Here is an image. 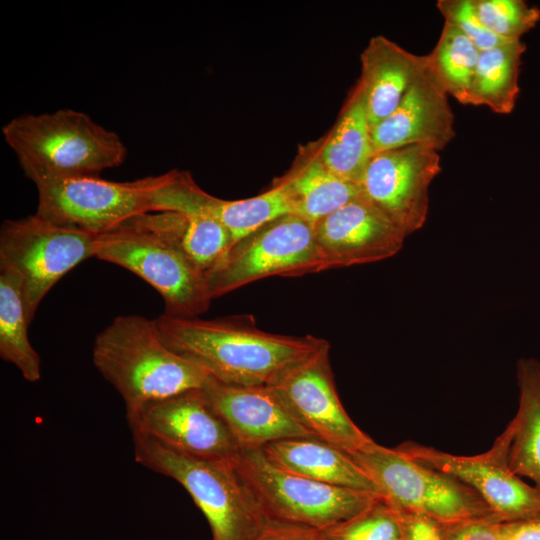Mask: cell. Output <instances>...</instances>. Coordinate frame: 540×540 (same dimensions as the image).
<instances>
[{
	"mask_svg": "<svg viewBox=\"0 0 540 540\" xmlns=\"http://www.w3.org/2000/svg\"><path fill=\"white\" fill-rule=\"evenodd\" d=\"M495 517H485L439 525L443 540H502Z\"/></svg>",
	"mask_w": 540,
	"mask_h": 540,
	"instance_id": "obj_31",
	"label": "cell"
},
{
	"mask_svg": "<svg viewBox=\"0 0 540 540\" xmlns=\"http://www.w3.org/2000/svg\"><path fill=\"white\" fill-rule=\"evenodd\" d=\"M526 45L509 41L480 52L472 88V104L501 115L513 111L520 91L519 73Z\"/></svg>",
	"mask_w": 540,
	"mask_h": 540,
	"instance_id": "obj_25",
	"label": "cell"
},
{
	"mask_svg": "<svg viewBox=\"0 0 540 540\" xmlns=\"http://www.w3.org/2000/svg\"><path fill=\"white\" fill-rule=\"evenodd\" d=\"M328 344L273 385L295 421L311 436L346 453L372 440L350 418L337 393Z\"/></svg>",
	"mask_w": 540,
	"mask_h": 540,
	"instance_id": "obj_14",
	"label": "cell"
},
{
	"mask_svg": "<svg viewBox=\"0 0 540 540\" xmlns=\"http://www.w3.org/2000/svg\"><path fill=\"white\" fill-rule=\"evenodd\" d=\"M401 512L383 497L355 516L319 530V540H401Z\"/></svg>",
	"mask_w": 540,
	"mask_h": 540,
	"instance_id": "obj_28",
	"label": "cell"
},
{
	"mask_svg": "<svg viewBox=\"0 0 540 540\" xmlns=\"http://www.w3.org/2000/svg\"><path fill=\"white\" fill-rule=\"evenodd\" d=\"M482 24L497 37L518 41L540 20V9L523 0H473Z\"/></svg>",
	"mask_w": 540,
	"mask_h": 540,
	"instance_id": "obj_29",
	"label": "cell"
},
{
	"mask_svg": "<svg viewBox=\"0 0 540 540\" xmlns=\"http://www.w3.org/2000/svg\"><path fill=\"white\" fill-rule=\"evenodd\" d=\"M166 173L132 181L101 176L43 177L32 181L38 193L36 214L59 226L102 234L139 214L152 211V197Z\"/></svg>",
	"mask_w": 540,
	"mask_h": 540,
	"instance_id": "obj_9",
	"label": "cell"
},
{
	"mask_svg": "<svg viewBox=\"0 0 540 540\" xmlns=\"http://www.w3.org/2000/svg\"><path fill=\"white\" fill-rule=\"evenodd\" d=\"M95 257L145 280L161 295L165 315L198 317L210 306L205 274L159 224L153 211L99 234Z\"/></svg>",
	"mask_w": 540,
	"mask_h": 540,
	"instance_id": "obj_4",
	"label": "cell"
},
{
	"mask_svg": "<svg viewBox=\"0 0 540 540\" xmlns=\"http://www.w3.org/2000/svg\"><path fill=\"white\" fill-rule=\"evenodd\" d=\"M513 428L511 420L491 448L477 455H454L413 441L396 448L414 461L472 488L499 523L528 520L540 517V490L510 468Z\"/></svg>",
	"mask_w": 540,
	"mask_h": 540,
	"instance_id": "obj_11",
	"label": "cell"
},
{
	"mask_svg": "<svg viewBox=\"0 0 540 540\" xmlns=\"http://www.w3.org/2000/svg\"><path fill=\"white\" fill-rule=\"evenodd\" d=\"M179 209L216 219L230 232L233 243L272 219L291 214L286 192L276 180L262 194L240 200L215 197L192 181L181 192Z\"/></svg>",
	"mask_w": 540,
	"mask_h": 540,
	"instance_id": "obj_22",
	"label": "cell"
},
{
	"mask_svg": "<svg viewBox=\"0 0 540 540\" xmlns=\"http://www.w3.org/2000/svg\"><path fill=\"white\" fill-rule=\"evenodd\" d=\"M98 235L54 224L36 213L5 220L0 228V270L21 279L30 322L49 290L82 261L96 256Z\"/></svg>",
	"mask_w": 540,
	"mask_h": 540,
	"instance_id": "obj_10",
	"label": "cell"
},
{
	"mask_svg": "<svg viewBox=\"0 0 540 540\" xmlns=\"http://www.w3.org/2000/svg\"><path fill=\"white\" fill-rule=\"evenodd\" d=\"M348 455L400 512L421 515L439 525L493 516L472 488L414 461L396 447L372 439Z\"/></svg>",
	"mask_w": 540,
	"mask_h": 540,
	"instance_id": "obj_6",
	"label": "cell"
},
{
	"mask_svg": "<svg viewBox=\"0 0 540 540\" xmlns=\"http://www.w3.org/2000/svg\"><path fill=\"white\" fill-rule=\"evenodd\" d=\"M518 409L513 422L509 465L518 476L540 490V362L522 358L516 368Z\"/></svg>",
	"mask_w": 540,
	"mask_h": 540,
	"instance_id": "obj_23",
	"label": "cell"
},
{
	"mask_svg": "<svg viewBox=\"0 0 540 540\" xmlns=\"http://www.w3.org/2000/svg\"><path fill=\"white\" fill-rule=\"evenodd\" d=\"M437 8L445 22L457 27L480 51L509 42L497 37L482 24L475 12L473 0H439Z\"/></svg>",
	"mask_w": 540,
	"mask_h": 540,
	"instance_id": "obj_30",
	"label": "cell"
},
{
	"mask_svg": "<svg viewBox=\"0 0 540 540\" xmlns=\"http://www.w3.org/2000/svg\"><path fill=\"white\" fill-rule=\"evenodd\" d=\"M2 135L30 181L100 176L127 157V148L116 132L69 108L14 117L3 125Z\"/></svg>",
	"mask_w": 540,
	"mask_h": 540,
	"instance_id": "obj_3",
	"label": "cell"
},
{
	"mask_svg": "<svg viewBox=\"0 0 540 540\" xmlns=\"http://www.w3.org/2000/svg\"><path fill=\"white\" fill-rule=\"evenodd\" d=\"M133 436H143L186 455L234 459L241 451L204 389L188 390L126 412Z\"/></svg>",
	"mask_w": 540,
	"mask_h": 540,
	"instance_id": "obj_12",
	"label": "cell"
},
{
	"mask_svg": "<svg viewBox=\"0 0 540 540\" xmlns=\"http://www.w3.org/2000/svg\"><path fill=\"white\" fill-rule=\"evenodd\" d=\"M137 463L178 482L209 523L212 540H253L268 522L234 459H205L133 436Z\"/></svg>",
	"mask_w": 540,
	"mask_h": 540,
	"instance_id": "obj_5",
	"label": "cell"
},
{
	"mask_svg": "<svg viewBox=\"0 0 540 540\" xmlns=\"http://www.w3.org/2000/svg\"><path fill=\"white\" fill-rule=\"evenodd\" d=\"M322 163L337 176L358 183L375 154L366 100L359 82L345 101L332 129L315 141Z\"/></svg>",
	"mask_w": 540,
	"mask_h": 540,
	"instance_id": "obj_21",
	"label": "cell"
},
{
	"mask_svg": "<svg viewBox=\"0 0 540 540\" xmlns=\"http://www.w3.org/2000/svg\"><path fill=\"white\" fill-rule=\"evenodd\" d=\"M440 171L437 150L409 145L375 153L357 184L361 197L408 237L426 222L429 187Z\"/></svg>",
	"mask_w": 540,
	"mask_h": 540,
	"instance_id": "obj_13",
	"label": "cell"
},
{
	"mask_svg": "<svg viewBox=\"0 0 540 540\" xmlns=\"http://www.w3.org/2000/svg\"><path fill=\"white\" fill-rule=\"evenodd\" d=\"M401 516V540H443L438 524L431 519L404 512H401Z\"/></svg>",
	"mask_w": 540,
	"mask_h": 540,
	"instance_id": "obj_33",
	"label": "cell"
},
{
	"mask_svg": "<svg viewBox=\"0 0 540 540\" xmlns=\"http://www.w3.org/2000/svg\"><path fill=\"white\" fill-rule=\"evenodd\" d=\"M276 181L286 192L291 214L313 225L361 197L357 183L337 176L322 163L315 142L301 147L291 168Z\"/></svg>",
	"mask_w": 540,
	"mask_h": 540,
	"instance_id": "obj_20",
	"label": "cell"
},
{
	"mask_svg": "<svg viewBox=\"0 0 540 540\" xmlns=\"http://www.w3.org/2000/svg\"><path fill=\"white\" fill-rule=\"evenodd\" d=\"M204 391L241 450L311 437L290 415L272 386H231L213 379Z\"/></svg>",
	"mask_w": 540,
	"mask_h": 540,
	"instance_id": "obj_17",
	"label": "cell"
},
{
	"mask_svg": "<svg viewBox=\"0 0 540 540\" xmlns=\"http://www.w3.org/2000/svg\"><path fill=\"white\" fill-rule=\"evenodd\" d=\"M454 120L448 94L426 64L397 108L371 128L375 153L409 145L439 152L456 135Z\"/></svg>",
	"mask_w": 540,
	"mask_h": 540,
	"instance_id": "obj_16",
	"label": "cell"
},
{
	"mask_svg": "<svg viewBox=\"0 0 540 540\" xmlns=\"http://www.w3.org/2000/svg\"><path fill=\"white\" fill-rule=\"evenodd\" d=\"M234 464L264 515L274 521L322 530L382 497L290 473L271 463L262 449L241 450Z\"/></svg>",
	"mask_w": 540,
	"mask_h": 540,
	"instance_id": "obj_7",
	"label": "cell"
},
{
	"mask_svg": "<svg viewBox=\"0 0 540 540\" xmlns=\"http://www.w3.org/2000/svg\"><path fill=\"white\" fill-rule=\"evenodd\" d=\"M155 322L171 350L231 386H271L329 344L313 335L264 331L251 315L205 320L162 314Z\"/></svg>",
	"mask_w": 540,
	"mask_h": 540,
	"instance_id": "obj_1",
	"label": "cell"
},
{
	"mask_svg": "<svg viewBox=\"0 0 540 540\" xmlns=\"http://www.w3.org/2000/svg\"><path fill=\"white\" fill-rule=\"evenodd\" d=\"M92 360L132 411L213 380L202 368L171 350L155 319L117 316L95 338Z\"/></svg>",
	"mask_w": 540,
	"mask_h": 540,
	"instance_id": "obj_2",
	"label": "cell"
},
{
	"mask_svg": "<svg viewBox=\"0 0 540 540\" xmlns=\"http://www.w3.org/2000/svg\"><path fill=\"white\" fill-rule=\"evenodd\" d=\"M480 52L457 27L445 22L434 49L426 55L428 69L436 81L461 104H472Z\"/></svg>",
	"mask_w": 540,
	"mask_h": 540,
	"instance_id": "obj_26",
	"label": "cell"
},
{
	"mask_svg": "<svg viewBox=\"0 0 540 540\" xmlns=\"http://www.w3.org/2000/svg\"><path fill=\"white\" fill-rule=\"evenodd\" d=\"M253 540H319V530L269 519Z\"/></svg>",
	"mask_w": 540,
	"mask_h": 540,
	"instance_id": "obj_32",
	"label": "cell"
},
{
	"mask_svg": "<svg viewBox=\"0 0 540 540\" xmlns=\"http://www.w3.org/2000/svg\"><path fill=\"white\" fill-rule=\"evenodd\" d=\"M361 84L371 128L400 104L425 69L426 55H415L382 35L372 37L361 56Z\"/></svg>",
	"mask_w": 540,
	"mask_h": 540,
	"instance_id": "obj_18",
	"label": "cell"
},
{
	"mask_svg": "<svg viewBox=\"0 0 540 540\" xmlns=\"http://www.w3.org/2000/svg\"><path fill=\"white\" fill-rule=\"evenodd\" d=\"M168 222L185 254L205 276L233 244L230 232L211 217L168 211Z\"/></svg>",
	"mask_w": 540,
	"mask_h": 540,
	"instance_id": "obj_27",
	"label": "cell"
},
{
	"mask_svg": "<svg viewBox=\"0 0 540 540\" xmlns=\"http://www.w3.org/2000/svg\"><path fill=\"white\" fill-rule=\"evenodd\" d=\"M502 540H540V517L498 524Z\"/></svg>",
	"mask_w": 540,
	"mask_h": 540,
	"instance_id": "obj_34",
	"label": "cell"
},
{
	"mask_svg": "<svg viewBox=\"0 0 540 540\" xmlns=\"http://www.w3.org/2000/svg\"><path fill=\"white\" fill-rule=\"evenodd\" d=\"M325 270L314 225L285 214L234 242L206 273V282L214 299L266 277H299Z\"/></svg>",
	"mask_w": 540,
	"mask_h": 540,
	"instance_id": "obj_8",
	"label": "cell"
},
{
	"mask_svg": "<svg viewBox=\"0 0 540 540\" xmlns=\"http://www.w3.org/2000/svg\"><path fill=\"white\" fill-rule=\"evenodd\" d=\"M267 459L290 473L341 488L380 495V491L343 450L314 437L272 442L262 448Z\"/></svg>",
	"mask_w": 540,
	"mask_h": 540,
	"instance_id": "obj_19",
	"label": "cell"
},
{
	"mask_svg": "<svg viewBox=\"0 0 540 540\" xmlns=\"http://www.w3.org/2000/svg\"><path fill=\"white\" fill-rule=\"evenodd\" d=\"M29 325L20 277L0 270V357L33 383L41 377V360L30 343Z\"/></svg>",
	"mask_w": 540,
	"mask_h": 540,
	"instance_id": "obj_24",
	"label": "cell"
},
{
	"mask_svg": "<svg viewBox=\"0 0 540 540\" xmlns=\"http://www.w3.org/2000/svg\"><path fill=\"white\" fill-rule=\"evenodd\" d=\"M325 269L382 261L396 255L406 235L362 197L314 224Z\"/></svg>",
	"mask_w": 540,
	"mask_h": 540,
	"instance_id": "obj_15",
	"label": "cell"
}]
</instances>
